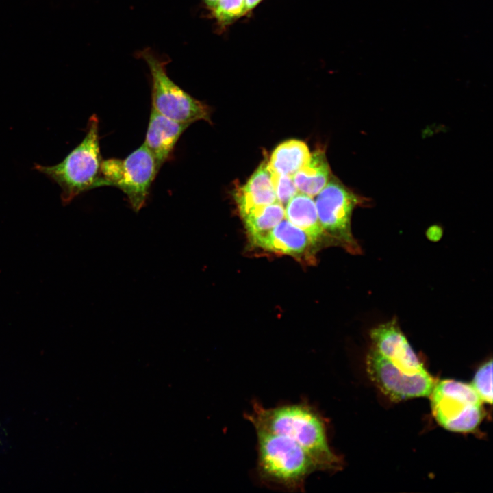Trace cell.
<instances>
[{"mask_svg": "<svg viewBox=\"0 0 493 493\" xmlns=\"http://www.w3.org/2000/svg\"><path fill=\"white\" fill-rule=\"evenodd\" d=\"M213 11L217 21L224 25L231 23L247 12L245 0H218Z\"/></svg>", "mask_w": 493, "mask_h": 493, "instance_id": "e0dca14e", "label": "cell"}, {"mask_svg": "<svg viewBox=\"0 0 493 493\" xmlns=\"http://www.w3.org/2000/svg\"><path fill=\"white\" fill-rule=\"evenodd\" d=\"M307 144L299 140H288L273 151L268 167L271 173L292 177L310 157Z\"/></svg>", "mask_w": 493, "mask_h": 493, "instance_id": "5bb4252c", "label": "cell"}, {"mask_svg": "<svg viewBox=\"0 0 493 493\" xmlns=\"http://www.w3.org/2000/svg\"><path fill=\"white\" fill-rule=\"evenodd\" d=\"M472 387L483 403H492V360L484 363L477 370Z\"/></svg>", "mask_w": 493, "mask_h": 493, "instance_id": "2e32d148", "label": "cell"}, {"mask_svg": "<svg viewBox=\"0 0 493 493\" xmlns=\"http://www.w3.org/2000/svg\"><path fill=\"white\" fill-rule=\"evenodd\" d=\"M205 4L212 10L216 7L218 0H203Z\"/></svg>", "mask_w": 493, "mask_h": 493, "instance_id": "ffe728a7", "label": "cell"}, {"mask_svg": "<svg viewBox=\"0 0 493 493\" xmlns=\"http://www.w3.org/2000/svg\"><path fill=\"white\" fill-rule=\"evenodd\" d=\"M262 0H245L246 11L253 10Z\"/></svg>", "mask_w": 493, "mask_h": 493, "instance_id": "d6986e66", "label": "cell"}, {"mask_svg": "<svg viewBox=\"0 0 493 493\" xmlns=\"http://www.w3.org/2000/svg\"><path fill=\"white\" fill-rule=\"evenodd\" d=\"M190 125L168 118L151 108L144 144L160 167L172 158L179 139Z\"/></svg>", "mask_w": 493, "mask_h": 493, "instance_id": "9c48e42d", "label": "cell"}, {"mask_svg": "<svg viewBox=\"0 0 493 493\" xmlns=\"http://www.w3.org/2000/svg\"><path fill=\"white\" fill-rule=\"evenodd\" d=\"M285 218L304 231L314 244L325 236L315 201L305 194L298 192L288 202L285 206Z\"/></svg>", "mask_w": 493, "mask_h": 493, "instance_id": "7c38bea8", "label": "cell"}, {"mask_svg": "<svg viewBox=\"0 0 493 493\" xmlns=\"http://www.w3.org/2000/svg\"><path fill=\"white\" fill-rule=\"evenodd\" d=\"M369 203L368 198L355 193L332 175L315 199L318 219L325 236L346 251L361 254V246L351 231V216L355 207Z\"/></svg>", "mask_w": 493, "mask_h": 493, "instance_id": "5b68a950", "label": "cell"}, {"mask_svg": "<svg viewBox=\"0 0 493 493\" xmlns=\"http://www.w3.org/2000/svg\"><path fill=\"white\" fill-rule=\"evenodd\" d=\"M254 246L273 253L299 257L314 245L308 235L287 219H283Z\"/></svg>", "mask_w": 493, "mask_h": 493, "instance_id": "8fae6325", "label": "cell"}, {"mask_svg": "<svg viewBox=\"0 0 493 493\" xmlns=\"http://www.w3.org/2000/svg\"><path fill=\"white\" fill-rule=\"evenodd\" d=\"M331 176L324 151L317 149L292 179L299 192L314 197L326 186Z\"/></svg>", "mask_w": 493, "mask_h": 493, "instance_id": "4fadbf2b", "label": "cell"}, {"mask_svg": "<svg viewBox=\"0 0 493 493\" xmlns=\"http://www.w3.org/2000/svg\"><path fill=\"white\" fill-rule=\"evenodd\" d=\"M429 396L434 418L448 431L471 432L482 420L483 402L470 384L442 380L435 383Z\"/></svg>", "mask_w": 493, "mask_h": 493, "instance_id": "52a82bcc", "label": "cell"}, {"mask_svg": "<svg viewBox=\"0 0 493 493\" xmlns=\"http://www.w3.org/2000/svg\"><path fill=\"white\" fill-rule=\"evenodd\" d=\"M140 55L151 73V108L179 123L189 125L199 121L211 123L210 107L192 97L168 76L164 61L147 49L142 51Z\"/></svg>", "mask_w": 493, "mask_h": 493, "instance_id": "ba28073f", "label": "cell"}, {"mask_svg": "<svg viewBox=\"0 0 493 493\" xmlns=\"http://www.w3.org/2000/svg\"><path fill=\"white\" fill-rule=\"evenodd\" d=\"M233 197L242 218L253 210L277 201L266 160L245 184L235 190Z\"/></svg>", "mask_w": 493, "mask_h": 493, "instance_id": "30bf717a", "label": "cell"}, {"mask_svg": "<svg viewBox=\"0 0 493 493\" xmlns=\"http://www.w3.org/2000/svg\"><path fill=\"white\" fill-rule=\"evenodd\" d=\"M257 472L264 483L289 491H302L307 477L318 468L309 454L294 440L281 435L256 431Z\"/></svg>", "mask_w": 493, "mask_h": 493, "instance_id": "277c9868", "label": "cell"}, {"mask_svg": "<svg viewBox=\"0 0 493 493\" xmlns=\"http://www.w3.org/2000/svg\"><path fill=\"white\" fill-rule=\"evenodd\" d=\"M160 166L143 143L123 159L108 158L101 164L102 186H114L126 196L136 212L145 205Z\"/></svg>", "mask_w": 493, "mask_h": 493, "instance_id": "8992f818", "label": "cell"}, {"mask_svg": "<svg viewBox=\"0 0 493 493\" xmlns=\"http://www.w3.org/2000/svg\"><path fill=\"white\" fill-rule=\"evenodd\" d=\"M271 179L277 200L285 207L288 202L299 192L292 177L271 173Z\"/></svg>", "mask_w": 493, "mask_h": 493, "instance_id": "ac0fdd59", "label": "cell"}, {"mask_svg": "<svg viewBox=\"0 0 493 493\" xmlns=\"http://www.w3.org/2000/svg\"><path fill=\"white\" fill-rule=\"evenodd\" d=\"M285 218L284 207L276 201L251 211L242 217L252 244L265 236Z\"/></svg>", "mask_w": 493, "mask_h": 493, "instance_id": "9a60e30c", "label": "cell"}, {"mask_svg": "<svg viewBox=\"0 0 493 493\" xmlns=\"http://www.w3.org/2000/svg\"><path fill=\"white\" fill-rule=\"evenodd\" d=\"M366 356L367 372L390 399L429 396L436 381L401 330L396 318L372 328Z\"/></svg>", "mask_w": 493, "mask_h": 493, "instance_id": "6da1fadb", "label": "cell"}, {"mask_svg": "<svg viewBox=\"0 0 493 493\" xmlns=\"http://www.w3.org/2000/svg\"><path fill=\"white\" fill-rule=\"evenodd\" d=\"M245 418L255 431L286 436L301 446L316 462L319 471H339L343 462L330 447L323 416L307 401L266 408L254 401Z\"/></svg>", "mask_w": 493, "mask_h": 493, "instance_id": "7a4b0ae2", "label": "cell"}, {"mask_svg": "<svg viewBox=\"0 0 493 493\" xmlns=\"http://www.w3.org/2000/svg\"><path fill=\"white\" fill-rule=\"evenodd\" d=\"M99 125L97 116L92 114L88 121L84 138L61 162L53 166L34 165L35 170L60 186L64 205L86 191L102 186Z\"/></svg>", "mask_w": 493, "mask_h": 493, "instance_id": "3957f363", "label": "cell"}]
</instances>
